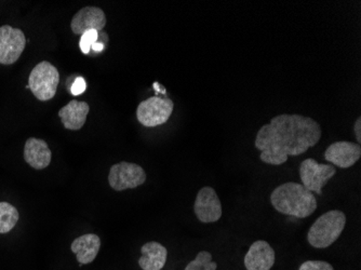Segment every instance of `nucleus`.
I'll use <instances>...</instances> for the list:
<instances>
[{
  "instance_id": "nucleus-2",
  "label": "nucleus",
  "mask_w": 361,
  "mask_h": 270,
  "mask_svg": "<svg viewBox=\"0 0 361 270\" xmlns=\"http://www.w3.org/2000/svg\"><path fill=\"white\" fill-rule=\"evenodd\" d=\"M271 202L277 212L297 219H306L317 209L315 195L294 182L277 186L271 194Z\"/></svg>"
},
{
  "instance_id": "nucleus-20",
  "label": "nucleus",
  "mask_w": 361,
  "mask_h": 270,
  "mask_svg": "<svg viewBox=\"0 0 361 270\" xmlns=\"http://www.w3.org/2000/svg\"><path fill=\"white\" fill-rule=\"evenodd\" d=\"M299 270H334V268L328 262L306 261L301 264Z\"/></svg>"
},
{
  "instance_id": "nucleus-15",
  "label": "nucleus",
  "mask_w": 361,
  "mask_h": 270,
  "mask_svg": "<svg viewBox=\"0 0 361 270\" xmlns=\"http://www.w3.org/2000/svg\"><path fill=\"white\" fill-rule=\"evenodd\" d=\"M89 111L90 106L88 103L73 99L68 105L60 109L59 117L61 118L65 129L78 131L86 123Z\"/></svg>"
},
{
  "instance_id": "nucleus-6",
  "label": "nucleus",
  "mask_w": 361,
  "mask_h": 270,
  "mask_svg": "<svg viewBox=\"0 0 361 270\" xmlns=\"http://www.w3.org/2000/svg\"><path fill=\"white\" fill-rule=\"evenodd\" d=\"M146 178L144 168L133 162L121 161L114 164L109 170V186L116 192L139 188L146 182Z\"/></svg>"
},
{
  "instance_id": "nucleus-22",
  "label": "nucleus",
  "mask_w": 361,
  "mask_h": 270,
  "mask_svg": "<svg viewBox=\"0 0 361 270\" xmlns=\"http://www.w3.org/2000/svg\"><path fill=\"white\" fill-rule=\"evenodd\" d=\"M355 135H356L357 142L359 145L361 143V117L357 118L356 123L354 125Z\"/></svg>"
},
{
  "instance_id": "nucleus-7",
  "label": "nucleus",
  "mask_w": 361,
  "mask_h": 270,
  "mask_svg": "<svg viewBox=\"0 0 361 270\" xmlns=\"http://www.w3.org/2000/svg\"><path fill=\"white\" fill-rule=\"evenodd\" d=\"M336 174V166L319 164L313 158L304 160L300 166L302 185L310 192L322 195V188Z\"/></svg>"
},
{
  "instance_id": "nucleus-9",
  "label": "nucleus",
  "mask_w": 361,
  "mask_h": 270,
  "mask_svg": "<svg viewBox=\"0 0 361 270\" xmlns=\"http://www.w3.org/2000/svg\"><path fill=\"white\" fill-rule=\"evenodd\" d=\"M194 212L200 222L204 224L218 222L222 217V204L214 188L206 186L198 192L195 200Z\"/></svg>"
},
{
  "instance_id": "nucleus-23",
  "label": "nucleus",
  "mask_w": 361,
  "mask_h": 270,
  "mask_svg": "<svg viewBox=\"0 0 361 270\" xmlns=\"http://www.w3.org/2000/svg\"><path fill=\"white\" fill-rule=\"evenodd\" d=\"M91 49H92L94 52H102L105 49V44H103V42H97L95 44H92Z\"/></svg>"
},
{
  "instance_id": "nucleus-1",
  "label": "nucleus",
  "mask_w": 361,
  "mask_h": 270,
  "mask_svg": "<svg viewBox=\"0 0 361 270\" xmlns=\"http://www.w3.org/2000/svg\"><path fill=\"white\" fill-rule=\"evenodd\" d=\"M322 139L317 121L302 115H278L262 125L255 145L261 150L259 159L271 166H281L289 156H300L314 147Z\"/></svg>"
},
{
  "instance_id": "nucleus-11",
  "label": "nucleus",
  "mask_w": 361,
  "mask_h": 270,
  "mask_svg": "<svg viewBox=\"0 0 361 270\" xmlns=\"http://www.w3.org/2000/svg\"><path fill=\"white\" fill-rule=\"evenodd\" d=\"M106 25L104 11L97 7H86L79 10L73 18L71 28L76 35H84L89 30L101 32Z\"/></svg>"
},
{
  "instance_id": "nucleus-3",
  "label": "nucleus",
  "mask_w": 361,
  "mask_h": 270,
  "mask_svg": "<svg viewBox=\"0 0 361 270\" xmlns=\"http://www.w3.org/2000/svg\"><path fill=\"white\" fill-rule=\"evenodd\" d=\"M346 226V215L338 210L328 211L316 219L307 233V241L315 249L334 245Z\"/></svg>"
},
{
  "instance_id": "nucleus-5",
  "label": "nucleus",
  "mask_w": 361,
  "mask_h": 270,
  "mask_svg": "<svg viewBox=\"0 0 361 270\" xmlns=\"http://www.w3.org/2000/svg\"><path fill=\"white\" fill-rule=\"evenodd\" d=\"M173 109V102L168 97H152L137 106V121L147 128L165 125L171 117Z\"/></svg>"
},
{
  "instance_id": "nucleus-13",
  "label": "nucleus",
  "mask_w": 361,
  "mask_h": 270,
  "mask_svg": "<svg viewBox=\"0 0 361 270\" xmlns=\"http://www.w3.org/2000/svg\"><path fill=\"white\" fill-rule=\"evenodd\" d=\"M24 159L32 168L44 170L51 164V150L44 140L30 137L24 146Z\"/></svg>"
},
{
  "instance_id": "nucleus-8",
  "label": "nucleus",
  "mask_w": 361,
  "mask_h": 270,
  "mask_svg": "<svg viewBox=\"0 0 361 270\" xmlns=\"http://www.w3.org/2000/svg\"><path fill=\"white\" fill-rule=\"evenodd\" d=\"M26 47V37L19 28L10 25L0 27V64L18 62Z\"/></svg>"
},
{
  "instance_id": "nucleus-17",
  "label": "nucleus",
  "mask_w": 361,
  "mask_h": 270,
  "mask_svg": "<svg viewBox=\"0 0 361 270\" xmlns=\"http://www.w3.org/2000/svg\"><path fill=\"white\" fill-rule=\"evenodd\" d=\"M19 211L9 202H0V233H8L19 222Z\"/></svg>"
},
{
  "instance_id": "nucleus-21",
  "label": "nucleus",
  "mask_w": 361,
  "mask_h": 270,
  "mask_svg": "<svg viewBox=\"0 0 361 270\" xmlns=\"http://www.w3.org/2000/svg\"><path fill=\"white\" fill-rule=\"evenodd\" d=\"M87 88V83L82 77H78L76 80L73 83V86L71 87V93L73 95H80L85 92Z\"/></svg>"
},
{
  "instance_id": "nucleus-19",
  "label": "nucleus",
  "mask_w": 361,
  "mask_h": 270,
  "mask_svg": "<svg viewBox=\"0 0 361 270\" xmlns=\"http://www.w3.org/2000/svg\"><path fill=\"white\" fill-rule=\"evenodd\" d=\"M97 40H99V32L97 30H89V32H85L84 35H81L80 42H79L81 52L88 54L90 52L91 47Z\"/></svg>"
},
{
  "instance_id": "nucleus-24",
  "label": "nucleus",
  "mask_w": 361,
  "mask_h": 270,
  "mask_svg": "<svg viewBox=\"0 0 361 270\" xmlns=\"http://www.w3.org/2000/svg\"><path fill=\"white\" fill-rule=\"evenodd\" d=\"M153 87L155 88V91H157V92L164 93V94H165L166 89L164 88V87L160 86L159 83H154Z\"/></svg>"
},
{
  "instance_id": "nucleus-12",
  "label": "nucleus",
  "mask_w": 361,
  "mask_h": 270,
  "mask_svg": "<svg viewBox=\"0 0 361 270\" xmlns=\"http://www.w3.org/2000/svg\"><path fill=\"white\" fill-rule=\"evenodd\" d=\"M275 262V250L265 240L253 243L243 259L247 270H271Z\"/></svg>"
},
{
  "instance_id": "nucleus-4",
  "label": "nucleus",
  "mask_w": 361,
  "mask_h": 270,
  "mask_svg": "<svg viewBox=\"0 0 361 270\" xmlns=\"http://www.w3.org/2000/svg\"><path fill=\"white\" fill-rule=\"evenodd\" d=\"M60 82V74L51 63L40 62L36 65L28 77L30 90L42 102L54 99Z\"/></svg>"
},
{
  "instance_id": "nucleus-10",
  "label": "nucleus",
  "mask_w": 361,
  "mask_h": 270,
  "mask_svg": "<svg viewBox=\"0 0 361 270\" xmlns=\"http://www.w3.org/2000/svg\"><path fill=\"white\" fill-rule=\"evenodd\" d=\"M360 157V145L353 142H336L324 152V159L341 168H352Z\"/></svg>"
},
{
  "instance_id": "nucleus-18",
  "label": "nucleus",
  "mask_w": 361,
  "mask_h": 270,
  "mask_svg": "<svg viewBox=\"0 0 361 270\" xmlns=\"http://www.w3.org/2000/svg\"><path fill=\"white\" fill-rule=\"evenodd\" d=\"M218 264L213 261L212 254L208 251H202L194 261L188 264L184 270H216Z\"/></svg>"
},
{
  "instance_id": "nucleus-14",
  "label": "nucleus",
  "mask_w": 361,
  "mask_h": 270,
  "mask_svg": "<svg viewBox=\"0 0 361 270\" xmlns=\"http://www.w3.org/2000/svg\"><path fill=\"white\" fill-rule=\"evenodd\" d=\"M101 249V239L95 233L80 235L73 241L71 250L76 255L79 265H88L97 259Z\"/></svg>"
},
{
  "instance_id": "nucleus-16",
  "label": "nucleus",
  "mask_w": 361,
  "mask_h": 270,
  "mask_svg": "<svg viewBox=\"0 0 361 270\" xmlns=\"http://www.w3.org/2000/svg\"><path fill=\"white\" fill-rule=\"evenodd\" d=\"M139 266L143 270H161L167 262L168 251L165 245L152 241L141 247Z\"/></svg>"
}]
</instances>
